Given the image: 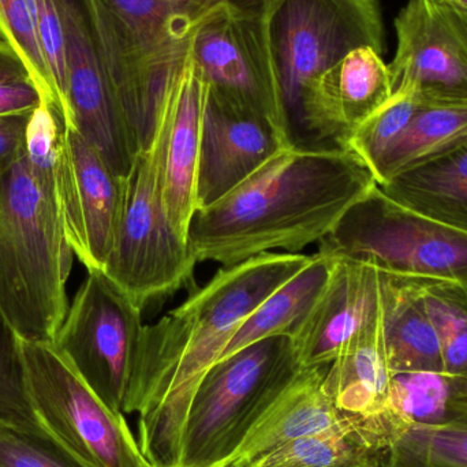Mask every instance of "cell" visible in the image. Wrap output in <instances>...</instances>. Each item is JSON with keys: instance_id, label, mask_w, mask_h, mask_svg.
Here are the masks:
<instances>
[{"instance_id": "cell-38", "label": "cell", "mask_w": 467, "mask_h": 467, "mask_svg": "<svg viewBox=\"0 0 467 467\" xmlns=\"http://www.w3.org/2000/svg\"><path fill=\"white\" fill-rule=\"evenodd\" d=\"M172 2H191V0H172Z\"/></svg>"}, {"instance_id": "cell-3", "label": "cell", "mask_w": 467, "mask_h": 467, "mask_svg": "<svg viewBox=\"0 0 467 467\" xmlns=\"http://www.w3.org/2000/svg\"><path fill=\"white\" fill-rule=\"evenodd\" d=\"M52 171L24 153L0 174V315L27 342H54L70 306L74 252L57 216Z\"/></svg>"}, {"instance_id": "cell-28", "label": "cell", "mask_w": 467, "mask_h": 467, "mask_svg": "<svg viewBox=\"0 0 467 467\" xmlns=\"http://www.w3.org/2000/svg\"><path fill=\"white\" fill-rule=\"evenodd\" d=\"M421 291L441 343L444 372L467 376V285L422 279Z\"/></svg>"}, {"instance_id": "cell-35", "label": "cell", "mask_w": 467, "mask_h": 467, "mask_svg": "<svg viewBox=\"0 0 467 467\" xmlns=\"http://www.w3.org/2000/svg\"><path fill=\"white\" fill-rule=\"evenodd\" d=\"M43 104L40 92L30 78L0 82V117L27 114Z\"/></svg>"}, {"instance_id": "cell-21", "label": "cell", "mask_w": 467, "mask_h": 467, "mask_svg": "<svg viewBox=\"0 0 467 467\" xmlns=\"http://www.w3.org/2000/svg\"><path fill=\"white\" fill-rule=\"evenodd\" d=\"M391 379L381 307V312L328 365L323 387L342 413L376 416L389 410Z\"/></svg>"}, {"instance_id": "cell-6", "label": "cell", "mask_w": 467, "mask_h": 467, "mask_svg": "<svg viewBox=\"0 0 467 467\" xmlns=\"http://www.w3.org/2000/svg\"><path fill=\"white\" fill-rule=\"evenodd\" d=\"M317 253L398 276L467 285V233L400 204L379 185L318 242Z\"/></svg>"}, {"instance_id": "cell-9", "label": "cell", "mask_w": 467, "mask_h": 467, "mask_svg": "<svg viewBox=\"0 0 467 467\" xmlns=\"http://www.w3.org/2000/svg\"><path fill=\"white\" fill-rule=\"evenodd\" d=\"M191 55L213 92L294 140L261 0H222L194 32Z\"/></svg>"}, {"instance_id": "cell-13", "label": "cell", "mask_w": 467, "mask_h": 467, "mask_svg": "<svg viewBox=\"0 0 467 467\" xmlns=\"http://www.w3.org/2000/svg\"><path fill=\"white\" fill-rule=\"evenodd\" d=\"M392 90L422 103L467 101V13L447 0H409L395 18Z\"/></svg>"}, {"instance_id": "cell-7", "label": "cell", "mask_w": 467, "mask_h": 467, "mask_svg": "<svg viewBox=\"0 0 467 467\" xmlns=\"http://www.w3.org/2000/svg\"><path fill=\"white\" fill-rule=\"evenodd\" d=\"M163 133L155 123L150 144L126 178L125 205L103 272L141 309L193 279L197 260L172 227L161 185Z\"/></svg>"}, {"instance_id": "cell-17", "label": "cell", "mask_w": 467, "mask_h": 467, "mask_svg": "<svg viewBox=\"0 0 467 467\" xmlns=\"http://www.w3.org/2000/svg\"><path fill=\"white\" fill-rule=\"evenodd\" d=\"M392 95L391 74L383 55L361 47L307 82L296 115L318 140L340 148Z\"/></svg>"}, {"instance_id": "cell-15", "label": "cell", "mask_w": 467, "mask_h": 467, "mask_svg": "<svg viewBox=\"0 0 467 467\" xmlns=\"http://www.w3.org/2000/svg\"><path fill=\"white\" fill-rule=\"evenodd\" d=\"M208 92L210 84L189 51L167 79L156 112L155 123L163 133L164 207L175 232L186 242L197 211V174Z\"/></svg>"}, {"instance_id": "cell-8", "label": "cell", "mask_w": 467, "mask_h": 467, "mask_svg": "<svg viewBox=\"0 0 467 467\" xmlns=\"http://www.w3.org/2000/svg\"><path fill=\"white\" fill-rule=\"evenodd\" d=\"M18 342L30 406L60 446L88 467H152L123 413L109 409L52 343Z\"/></svg>"}, {"instance_id": "cell-37", "label": "cell", "mask_w": 467, "mask_h": 467, "mask_svg": "<svg viewBox=\"0 0 467 467\" xmlns=\"http://www.w3.org/2000/svg\"><path fill=\"white\" fill-rule=\"evenodd\" d=\"M447 2L451 3L455 7L461 8V10L467 13V0H447Z\"/></svg>"}, {"instance_id": "cell-16", "label": "cell", "mask_w": 467, "mask_h": 467, "mask_svg": "<svg viewBox=\"0 0 467 467\" xmlns=\"http://www.w3.org/2000/svg\"><path fill=\"white\" fill-rule=\"evenodd\" d=\"M296 144L268 120L210 88L197 174V210L215 204L280 150Z\"/></svg>"}, {"instance_id": "cell-14", "label": "cell", "mask_w": 467, "mask_h": 467, "mask_svg": "<svg viewBox=\"0 0 467 467\" xmlns=\"http://www.w3.org/2000/svg\"><path fill=\"white\" fill-rule=\"evenodd\" d=\"M67 37L68 104L74 128L126 180L141 152L101 60L84 0H57Z\"/></svg>"}, {"instance_id": "cell-12", "label": "cell", "mask_w": 467, "mask_h": 467, "mask_svg": "<svg viewBox=\"0 0 467 467\" xmlns=\"http://www.w3.org/2000/svg\"><path fill=\"white\" fill-rule=\"evenodd\" d=\"M52 192L74 255L87 271H103L119 229L126 180L109 169L76 128H63L52 171Z\"/></svg>"}, {"instance_id": "cell-26", "label": "cell", "mask_w": 467, "mask_h": 467, "mask_svg": "<svg viewBox=\"0 0 467 467\" xmlns=\"http://www.w3.org/2000/svg\"><path fill=\"white\" fill-rule=\"evenodd\" d=\"M389 409L406 425H438L467 409V376L446 372L392 375Z\"/></svg>"}, {"instance_id": "cell-1", "label": "cell", "mask_w": 467, "mask_h": 467, "mask_svg": "<svg viewBox=\"0 0 467 467\" xmlns=\"http://www.w3.org/2000/svg\"><path fill=\"white\" fill-rule=\"evenodd\" d=\"M310 255L265 253L221 268L158 323L144 326L123 414L137 413L139 446L152 467H178L197 387L244 318Z\"/></svg>"}, {"instance_id": "cell-11", "label": "cell", "mask_w": 467, "mask_h": 467, "mask_svg": "<svg viewBox=\"0 0 467 467\" xmlns=\"http://www.w3.org/2000/svg\"><path fill=\"white\" fill-rule=\"evenodd\" d=\"M142 309L100 269L88 271L52 346L112 410L123 413Z\"/></svg>"}, {"instance_id": "cell-24", "label": "cell", "mask_w": 467, "mask_h": 467, "mask_svg": "<svg viewBox=\"0 0 467 467\" xmlns=\"http://www.w3.org/2000/svg\"><path fill=\"white\" fill-rule=\"evenodd\" d=\"M380 189L400 204L467 233V144L400 172Z\"/></svg>"}, {"instance_id": "cell-23", "label": "cell", "mask_w": 467, "mask_h": 467, "mask_svg": "<svg viewBox=\"0 0 467 467\" xmlns=\"http://www.w3.org/2000/svg\"><path fill=\"white\" fill-rule=\"evenodd\" d=\"M334 257L316 253L290 280L269 294L236 329L221 359L260 340L294 335L323 296L331 277ZM219 359V361H221Z\"/></svg>"}, {"instance_id": "cell-32", "label": "cell", "mask_w": 467, "mask_h": 467, "mask_svg": "<svg viewBox=\"0 0 467 467\" xmlns=\"http://www.w3.org/2000/svg\"><path fill=\"white\" fill-rule=\"evenodd\" d=\"M0 467H88L46 430L0 422Z\"/></svg>"}, {"instance_id": "cell-27", "label": "cell", "mask_w": 467, "mask_h": 467, "mask_svg": "<svg viewBox=\"0 0 467 467\" xmlns=\"http://www.w3.org/2000/svg\"><path fill=\"white\" fill-rule=\"evenodd\" d=\"M383 467H467V409L438 425H405Z\"/></svg>"}, {"instance_id": "cell-30", "label": "cell", "mask_w": 467, "mask_h": 467, "mask_svg": "<svg viewBox=\"0 0 467 467\" xmlns=\"http://www.w3.org/2000/svg\"><path fill=\"white\" fill-rule=\"evenodd\" d=\"M421 106L416 90L410 88L395 90L392 98L359 125L340 148L358 156L373 174L408 130Z\"/></svg>"}, {"instance_id": "cell-33", "label": "cell", "mask_w": 467, "mask_h": 467, "mask_svg": "<svg viewBox=\"0 0 467 467\" xmlns=\"http://www.w3.org/2000/svg\"><path fill=\"white\" fill-rule=\"evenodd\" d=\"M38 32L47 67L57 93V118L63 128H74L68 104L67 37L57 0H40Z\"/></svg>"}, {"instance_id": "cell-34", "label": "cell", "mask_w": 467, "mask_h": 467, "mask_svg": "<svg viewBox=\"0 0 467 467\" xmlns=\"http://www.w3.org/2000/svg\"><path fill=\"white\" fill-rule=\"evenodd\" d=\"M30 115L32 112L0 117V174L24 156Z\"/></svg>"}, {"instance_id": "cell-20", "label": "cell", "mask_w": 467, "mask_h": 467, "mask_svg": "<svg viewBox=\"0 0 467 467\" xmlns=\"http://www.w3.org/2000/svg\"><path fill=\"white\" fill-rule=\"evenodd\" d=\"M405 422L391 410L350 416L304 436L266 458L258 467H383Z\"/></svg>"}, {"instance_id": "cell-5", "label": "cell", "mask_w": 467, "mask_h": 467, "mask_svg": "<svg viewBox=\"0 0 467 467\" xmlns=\"http://www.w3.org/2000/svg\"><path fill=\"white\" fill-rule=\"evenodd\" d=\"M293 340L268 337L216 362L197 387L178 467H223L301 370Z\"/></svg>"}, {"instance_id": "cell-22", "label": "cell", "mask_w": 467, "mask_h": 467, "mask_svg": "<svg viewBox=\"0 0 467 467\" xmlns=\"http://www.w3.org/2000/svg\"><path fill=\"white\" fill-rule=\"evenodd\" d=\"M383 332L392 375L444 372L441 343L424 299L421 280L381 271Z\"/></svg>"}, {"instance_id": "cell-10", "label": "cell", "mask_w": 467, "mask_h": 467, "mask_svg": "<svg viewBox=\"0 0 467 467\" xmlns=\"http://www.w3.org/2000/svg\"><path fill=\"white\" fill-rule=\"evenodd\" d=\"M291 120L313 77L361 47L386 52L380 0H261Z\"/></svg>"}, {"instance_id": "cell-31", "label": "cell", "mask_w": 467, "mask_h": 467, "mask_svg": "<svg viewBox=\"0 0 467 467\" xmlns=\"http://www.w3.org/2000/svg\"><path fill=\"white\" fill-rule=\"evenodd\" d=\"M0 422L44 430L30 406L18 337L0 315Z\"/></svg>"}, {"instance_id": "cell-29", "label": "cell", "mask_w": 467, "mask_h": 467, "mask_svg": "<svg viewBox=\"0 0 467 467\" xmlns=\"http://www.w3.org/2000/svg\"><path fill=\"white\" fill-rule=\"evenodd\" d=\"M38 21L40 0H0V40L16 52L43 104L57 117V93L41 48Z\"/></svg>"}, {"instance_id": "cell-18", "label": "cell", "mask_w": 467, "mask_h": 467, "mask_svg": "<svg viewBox=\"0 0 467 467\" xmlns=\"http://www.w3.org/2000/svg\"><path fill=\"white\" fill-rule=\"evenodd\" d=\"M383 307L381 271L364 261L334 257L323 296L294 335L301 367L328 365Z\"/></svg>"}, {"instance_id": "cell-2", "label": "cell", "mask_w": 467, "mask_h": 467, "mask_svg": "<svg viewBox=\"0 0 467 467\" xmlns=\"http://www.w3.org/2000/svg\"><path fill=\"white\" fill-rule=\"evenodd\" d=\"M376 185L350 150L294 144L223 199L197 210L188 244L197 263L224 268L276 250L298 253L328 235Z\"/></svg>"}, {"instance_id": "cell-19", "label": "cell", "mask_w": 467, "mask_h": 467, "mask_svg": "<svg viewBox=\"0 0 467 467\" xmlns=\"http://www.w3.org/2000/svg\"><path fill=\"white\" fill-rule=\"evenodd\" d=\"M328 365L302 367L247 436L239 451L223 467H258L287 444L326 430L345 417L324 391Z\"/></svg>"}, {"instance_id": "cell-36", "label": "cell", "mask_w": 467, "mask_h": 467, "mask_svg": "<svg viewBox=\"0 0 467 467\" xmlns=\"http://www.w3.org/2000/svg\"><path fill=\"white\" fill-rule=\"evenodd\" d=\"M19 78L30 77L16 52L0 40V82Z\"/></svg>"}, {"instance_id": "cell-25", "label": "cell", "mask_w": 467, "mask_h": 467, "mask_svg": "<svg viewBox=\"0 0 467 467\" xmlns=\"http://www.w3.org/2000/svg\"><path fill=\"white\" fill-rule=\"evenodd\" d=\"M467 144V101L422 103L408 130L373 171L379 186Z\"/></svg>"}, {"instance_id": "cell-4", "label": "cell", "mask_w": 467, "mask_h": 467, "mask_svg": "<svg viewBox=\"0 0 467 467\" xmlns=\"http://www.w3.org/2000/svg\"><path fill=\"white\" fill-rule=\"evenodd\" d=\"M222 0H84L112 89L141 150L150 144L167 79Z\"/></svg>"}]
</instances>
